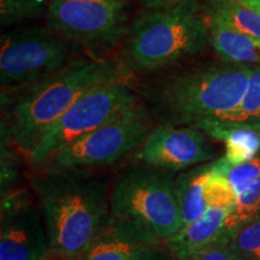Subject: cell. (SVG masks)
I'll list each match as a JSON object with an SVG mask.
<instances>
[{"instance_id":"obj_22","label":"cell","mask_w":260,"mask_h":260,"mask_svg":"<svg viewBox=\"0 0 260 260\" xmlns=\"http://www.w3.org/2000/svg\"><path fill=\"white\" fill-rule=\"evenodd\" d=\"M213 162L217 170L225 175L237 195L249 183L260 177V152L249 161L240 165H230L224 157L217 159Z\"/></svg>"},{"instance_id":"obj_12","label":"cell","mask_w":260,"mask_h":260,"mask_svg":"<svg viewBox=\"0 0 260 260\" xmlns=\"http://www.w3.org/2000/svg\"><path fill=\"white\" fill-rule=\"evenodd\" d=\"M79 260H175L168 241L132 220L112 216Z\"/></svg>"},{"instance_id":"obj_8","label":"cell","mask_w":260,"mask_h":260,"mask_svg":"<svg viewBox=\"0 0 260 260\" xmlns=\"http://www.w3.org/2000/svg\"><path fill=\"white\" fill-rule=\"evenodd\" d=\"M151 132L147 112L135 105L118 118L60 149L45 169L87 170L113 164L140 145H144Z\"/></svg>"},{"instance_id":"obj_13","label":"cell","mask_w":260,"mask_h":260,"mask_svg":"<svg viewBox=\"0 0 260 260\" xmlns=\"http://www.w3.org/2000/svg\"><path fill=\"white\" fill-rule=\"evenodd\" d=\"M233 209H209L199 219L184 225L168 240L175 260H190L194 255L220 243H229L224 224Z\"/></svg>"},{"instance_id":"obj_18","label":"cell","mask_w":260,"mask_h":260,"mask_svg":"<svg viewBox=\"0 0 260 260\" xmlns=\"http://www.w3.org/2000/svg\"><path fill=\"white\" fill-rule=\"evenodd\" d=\"M260 216V177L237 195L236 205L226 217L224 235L230 242L240 228Z\"/></svg>"},{"instance_id":"obj_1","label":"cell","mask_w":260,"mask_h":260,"mask_svg":"<svg viewBox=\"0 0 260 260\" xmlns=\"http://www.w3.org/2000/svg\"><path fill=\"white\" fill-rule=\"evenodd\" d=\"M31 186L51 253L63 260H79L112 217L106 184L84 169H45Z\"/></svg>"},{"instance_id":"obj_26","label":"cell","mask_w":260,"mask_h":260,"mask_svg":"<svg viewBox=\"0 0 260 260\" xmlns=\"http://www.w3.org/2000/svg\"><path fill=\"white\" fill-rule=\"evenodd\" d=\"M233 2H236L239 4L260 12V0H233Z\"/></svg>"},{"instance_id":"obj_20","label":"cell","mask_w":260,"mask_h":260,"mask_svg":"<svg viewBox=\"0 0 260 260\" xmlns=\"http://www.w3.org/2000/svg\"><path fill=\"white\" fill-rule=\"evenodd\" d=\"M237 194L225 175L218 171L212 161V174L205 186V201L209 209H234Z\"/></svg>"},{"instance_id":"obj_15","label":"cell","mask_w":260,"mask_h":260,"mask_svg":"<svg viewBox=\"0 0 260 260\" xmlns=\"http://www.w3.org/2000/svg\"><path fill=\"white\" fill-rule=\"evenodd\" d=\"M203 132L224 142V159L230 165L249 161L260 152V129L252 126H212Z\"/></svg>"},{"instance_id":"obj_21","label":"cell","mask_w":260,"mask_h":260,"mask_svg":"<svg viewBox=\"0 0 260 260\" xmlns=\"http://www.w3.org/2000/svg\"><path fill=\"white\" fill-rule=\"evenodd\" d=\"M46 9V0H0V23L3 27H8L37 18Z\"/></svg>"},{"instance_id":"obj_10","label":"cell","mask_w":260,"mask_h":260,"mask_svg":"<svg viewBox=\"0 0 260 260\" xmlns=\"http://www.w3.org/2000/svg\"><path fill=\"white\" fill-rule=\"evenodd\" d=\"M50 252L46 225L28 191L2 195L0 260H46Z\"/></svg>"},{"instance_id":"obj_14","label":"cell","mask_w":260,"mask_h":260,"mask_svg":"<svg viewBox=\"0 0 260 260\" xmlns=\"http://www.w3.org/2000/svg\"><path fill=\"white\" fill-rule=\"evenodd\" d=\"M211 174L212 162H209L193 167L176 178V189L184 225L199 219L209 210L205 201V186Z\"/></svg>"},{"instance_id":"obj_17","label":"cell","mask_w":260,"mask_h":260,"mask_svg":"<svg viewBox=\"0 0 260 260\" xmlns=\"http://www.w3.org/2000/svg\"><path fill=\"white\" fill-rule=\"evenodd\" d=\"M207 12L236 30L260 39V12L255 10L233 0H211Z\"/></svg>"},{"instance_id":"obj_23","label":"cell","mask_w":260,"mask_h":260,"mask_svg":"<svg viewBox=\"0 0 260 260\" xmlns=\"http://www.w3.org/2000/svg\"><path fill=\"white\" fill-rule=\"evenodd\" d=\"M18 178V162L16 160L15 148L2 139V195L18 189L16 181Z\"/></svg>"},{"instance_id":"obj_24","label":"cell","mask_w":260,"mask_h":260,"mask_svg":"<svg viewBox=\"0 0 260 260\" xmlns=\"http://www.w3.org/2000/svg\"><path fill=\"white\" fill-rule=\"evenodd\" d=\"M228 245L229 243H220L194 255L190 260H237Z\"/></svg>"},{"instance_id":"obj_16","label":"cell","mask_w":260,"mask_h":260,"mask_svg":"<svg viewBox=\"0 0 260 260\" xmlns=\"http://www.w3.org/2000/svg\"><path fill=\"white\" fill-rule=\"evenodd\" d=\"M212 126H252L260 129V67L254 68L240 105L198 129L204 130Z\"/></svg>"},{"instance_id":"obj_5","label":"cell","mask_w":260,"mask_h":260,"mask_svg":"<svg viewBox=\"0 0 260 260\" xmlns=\"http://www.w3.org/2000/svg\"><path fill=\"white\" fill-rule=\"evenodd\" d=\"M112 216L168 241L184 226L172 171L144 164L123 175L110 194Z\"/></svg>"},{"instance_id":"obj_7","label":"cell","mask_w":260,"mask_h":260,"mask_svg":"<svg viewBox=\"0 0 260 260\" xmlns=\"http://www.w3.org/2000/svg\"><path fill=\"white\" fill-rule=\"evenodd\" d=\"M74 42L53 29L30 28L3 34L0 83L29 84L63 69L71 60Z\"/></svg>"},{"instance_id":"obj_4","label":"cell","mask_w":260,"mask_h":260,"mask_svg":"<svg viewBox=\"0 0 260 260\" xmlns=\"http://www.w3.org/2000/svg\"><path fill=\"white\" fill-rule=\"evenodd\" d=\"M210 41L209 28L199 5L186 0L169 10L146 12L133 24L126 52L140 70H154L203 51Z\"/></svg>"},{"instance_id":"obj_11","label":"cell","mask_w":260,"mask_h":260,"mask_svg":"<svg viewBox=\"0 0 260 260\" xmlns=\"http://www.w3.org/2000/svg\"><path fill=\"white\" fill-rule=\"evenodd\" d=\"M213 157L205 133L193 126H158L149 133L139 152L144 164L172 172L197 167Z\"/></svg>"},{"instance_id":"obj_6","label":"cell","mask_w":260,"mask_h":260,"mask_svg":"<svg viewBox=\"0 0 260 260\" xmlns=\"http://www.w3.org/2000/svg\"><path fill=\"white\" fill-rule=\"evenodd\" d=\"M128 81H115L90 89L60 116L29 152L35 170H44L60 149L118 118L136 105Z\"/></svg>"},{"instance_id":"obj_19","label":"cell","mask_w":260,"mask_h":260,"mask_svg":"<svg viewBox=\"0 0 260 260\" xmlns=\"http://www.w3.org/2000/svg\"><path fill=\"white\" fill-rule=\"evenodd\" d=\"M228 246L237 260H260V216L240 228Z\"/></svg>"},{"instance_id":"obj_3","label":"cell","mask_w":260,"mask_h":260,"mask_svg":"<svg viewBox=\"0 0 260 260\" xmlns=\"http://www.w3.org/2000/svg\"><path fill=\"white\" fill-rule=\"evenodd\" d=\"M254 68L210 64L178 74L155 90V115L164 125L198 129L240 105Z\"/></svg>"},{"instance_id":"obj_2","label":"cell","mask_w":260,"mask_h":260,"mask_svg":"<svg viewBox=\"0 0 260 260\" xmlns=\"http://www.w3.org/2000/svg\"><path fill=\"white\" fill-rule=\"evenodd\" d=\"M129 75L116 60H71L63 69L35 81L6 105L2 139L28 155L51 124L81 96L102 84L128 81Z\"/></svg>"},{"instance_id":"obj_9","label":"cell","mask_w":260,"mask_h":260,"mask_svg":"<svg viewBox=\"0 0 260 260\" xmlns=\"http://www.w3.org/2000/svg\"><path fill=\"white\" fill-rule=\"evenodd\" d=\"M51 29L88 48L112 46L125 32L123 0H50Z\"/></svg>"},{"instance_id":"obj_25","label":"cell","mask_w":260,"mask_h":260,"mask_svg":"<svg viewBox=\"0 0 260 260\" xmlns=\"http://www.w3.org/2000/svg\"><path fill=\"white\" fill-rule=\"evenodd\" d=\"M138 2L149 11H153V10H169L176 8L186 0H138Z\"/></svg>"}]
</instances>
